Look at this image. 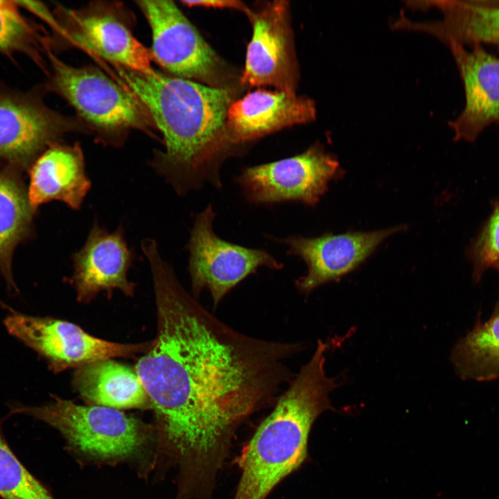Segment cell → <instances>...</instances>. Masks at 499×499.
Instances as JSON below:
<instances>
[{"instance_id": "obj_15", "label": "cell", "mask_w": 499, "mask_h": 499, "mask_svg": "<svg viewBox=\"0 0 499 499\" xmlns=\"http://www.w3.org/2000/svg\"><path fill=\"white\" fill-rule=\"evenodd\" d=\"M60 33L89 53L111 64L147 73L153 71L151 51L132 33L116 13L96 8L84 11L63 10Z\"/></svg>"}, {"instance_id": "obj_9", "label": "cell", "mask_w": 499, "mask_h": 499, "mask_svg": "<svg viewBox=\"0 0 499 499\" xmlns=\"http://www.w3.org/2000/svg\"><path fill=\"white\" fill-rule=\"evenodd\" d=\"M152 30L151 53L166 70L177 77L213 82L218 58L172 1H140Z\"/></svg>"}, {"instance_id": "obj_19", "label": "cell", "mask_w": 499, "mask_h": 499, "mask_svg": "<svg viewBox=\"0 0 499 499\" xmlns=\"http://www.w3.org/2000/svg\"><path fill=\"white\" fill-rule=\"evenodd\" d=\"M72 384L87 405L119 410L150 409L148 396L136 371L112 359L76 368Z\"/></svg>"}, {"instance_id": "obj_3", "label": "cell", "mask_w": 499, "mask_h": 499, "mask_svg": "<svg viewBox=\"0 0 499 499\" xmlns=\"http://www.w3.org/2000/svg\"><path fill=\"white\" fill-rule=\"evenodd\" d=\"M329 344L317 341L304 365L259 425L239 458L241 475L233 499H265L308 456L312 426L325 411L335 410L329 394L340 386L338 378L325 369Z\"/></svg>"}, {"instance_id": "obj_13", "label": "cell", "mask_w": 499, "mask_h": 499, "mask_svg": "<svg viewBox=\"0 0 499 499\" xmlns=\"http://www.w3.org/2000/svg\"><path fill=\"white\" fill-rule=\"evenodd\" d=\"M134 261L123 227L109 232L95 221L83 246L72 255V282L77 300L89 303L100 292L119 290L132 297L135 284L128 273Z\"/></svg>"}, {"instance_id": "obj_21", "label": "cell", "mask_w": 499, "mask_h": 499, "mask_svg": "<svg viewBox=\"0 0 499 499\" xmlns=\"http://www.w3.org/2000/svg\"><path fill=\"white\" fill-rule=\"evenodd\" d=\"M34 211L18 178L0 171V274L11 292L18 291L12 270L13 252L29 233Z\"/></svg>"}, {"instance_id": "obj_16", "label": "cell", "mask_w": 499, "mask_h": 499, "mask_svg": "<svg viewBox=\"0 0 499 499\" xmlns=\"http://www.w3.org/2000/svg\"><path fill=\"white\" fill-rule=\"evenodd\" d=\"M314 101L291 91L258 89L230 105L224 126L227 143L247 142L296 124L315 120Z\"/></svg>"}, {"instance_id": "obj_25", "label": "cell", "mask_w": 499, "mask_h": 499, "mask_svg": "<svg viewBox=\"0 0 499 499\" xmlns=\"http://www.w3.org/2000/svg\"><path fill=\"white\" fill-rule=\"evenodd\" d=\"M182 3L187 6H204L212 8H230L240 9L249 14L250 11L241 1L231 0H205V1H182Z\"/></svg>"}, {"instance_id": "obj_23", "label": "cell", "mask_w": 499, "mask_h": 499, "mask_svg": "<svg viewBox=\"0 0 499 499\" xmlns=\"http://www.w3.org/2000/svg\"><path fill=\"white\" fill-rule=\"evenodd\" d=\"M16 1L0 0V52L21 53L41 64L38 37L24 19Z\"/></svg>"}, {"instance_id": "obj_5", "label": "cell", "mask_w": 499, "mask_h": 499, "mask_svg": "<svg viewBox=\"0 0 499 499\" xmlns=\"http://www.w3.org/2000/svg\"><path fill=\"white\" fill-rule=\"evenodd\" d=\"M53 88L78 114L112 144L122 142L130 129L148 131L152 121L143 104L128 89L92 67H75L50 51Z\"/></svg>"}, {"instance_id": "obj_20", "label": "cell", "mask_w": 499, "mask_h": 499, "mask_svg": "<svg viewBox=\"0 0 499 499\" xmlns=\"http://www.w3.org/2000/svg\"><path fill=\"white\" fill-rule=\"evenodd\" d=\"M450 359L462 380L499 379V295L489 317L478 316L472 329L454 345Z\"/></svg>"}, {"instance_id": "obj_6", "label": "cell", "mask_w": 499, "mask_h": 499, "mask_svg": "<svg viewBox=\"0 0 499 499\" xmlns=\"http://www.w3.org/2000/svg\"><path fill=\"white\" fill-rule=\"evenodd\" d=\"M215 218L211 204L196 215L187 249L193 295L198 299L207 289L216 307L231 289L259 268L280 270L283 264L265 250L220 238L213 228Z\"/></svg>"}, {"instance_id": "obj_14", "label": "cell", "mask_w": 499, "mask_h": 499, "mask_svg": "<svg viewBox=\"0 0 499 499\" xmlns=\"http://www.w3.org/2000/svg\"><path fill=\"white\" fill-rule=\"evenodd\" d=\"M462 81L465 105L449 122L455 141L473 142L491 124L499 125V58L480 44L447 45Z\"/></svg>"}, {"instance_id": "obj_24", "label": "cell", "mask_w": 499, "mask_h": 499, "mask_svg": "<svg viewBox=\"0 0 499 499\" xmlns=\"http://www.w3.org/2000/svg\"><path fill=\"white\" fill-rule=\"evenodd\" d=\"M473 265L472 279L478 283L484 272L493 269L499 274V198L466 250Z\"/></svg>"}, {"instance_id": "obj_17", "label": "cell", "mask_w": 499, "mask_h": 499, "mask_svg": "<svg viewBox=\"0 0 499 499\" xmlns=\"http://www.w3.org/2000/svg\"><path fill=\"white\" fill-rule=\"evenodd\" d=\"M91 184L80 145L55 143L46 148L31 165L28 200L34 210L53 200L79 210Z\"/></svg>"}, {"instance_id": "obj_8", "label": "cell", "mask_w": 499, "mask_h": 499, "mask_svg": "<svg viewBox=\"0 0 499 499\" xmlns=\"http://www.w3.org/2000/svg\"><path fill=\"white\" fill-rule=\"evenodd\" d=\"M341 173L337 159L315 143L299 155L246 167L236 182L251 204L297 202L313 206Z\"/></svg>"}, {"instance_id": "obj_10", "label": "cell", "mask_w": 499, "mask_h": 499, "mask_svg": "<svg viewBox=\"0 0 499 499\" xmlns=\"http://www.w3.org/2000/svg\"><path fill=\"white\" fill-rule=\"evenodd\" d=\"M71 127L33 94L0 89V158L11 164L30 166Z\"/></svg>"}, {"instance_id": "obj_7", "label": "cell", "mask_w": 499, "mask_h": 499, "mask_svg": "<svg viewBox=\"0 0 499 499\" xmlns=\"http://www.w3.org/2000/svg\"><path fill=\"white\" fill-rule=\"evenodd\" d=\"M3 324L10 335L43 358L55 374L100 360L145 353L152 342H110L94 337L69 321L17 312L8 315Z\"/></svg>"}, {"instance_id": "obj_11", "label": "cell", "mask_w": 499, "mask_h": 499, "mask_svg": "<svg viewBox=\"0 0 499 499\" xmlns=\"http://www.w3.org/2000/svg\"><path fill=\"white\" fill-rule=\"evenodd\" d=\"M403 228L326 234L315 238L293 235L278 240L288 246V255L299 256L306 263L307 272L295 281V286L300 292L308 295L355 270L386 238Z\"/></svg>"}, {"instance_id": "obj_1", "label": "cell", "mask_w": 499, "mask_h": 499, "mask_svg": "<svg viewBox=\"0 0 499 499\" xmlns=\"http://www.w3.org/2000/svg\"><path fill=\"white\" fill-rule=\"evenodd\" d=\"M157 333L134 367L155 418V464L176 471V487L216 488L233 438L250 416L276 403L304 343L256 338L209 312L178 281L159 249L145 252Z\"/></svg>"}, {"instance_id": "obj_4", "label": "cell", "mask_w": 499, "mask_h": 499, "mask_svg": "<svg viewBox=\"0 0 499 499\" xmlns=\"http://www.w3.org/2000/svg\"><path fill=\"white\" fill-rule=\"evenodd\" d=\"M9 415L22 414L55 429L67 448L94 462H145L153 469L155 448L154 426L112 408L79 405L52 396L40 405L17 402L8 405Z\"/></svg>"}, {"instance_id": "obj_12", "label": "cell", "mask_w": 499, "mask_h": 499, "mask_svg": "<svg viewBox=\"0 0 499 499\" xmlns=\"http://www.w3.org/2000/svg\"><path fill=\"white\" fill-rule=\"evenodd\" d=\"M253 33L248 44L242 83L294 91L293 60L286 1H275L250 11Z\"/></svg>"}, {"instance_id": "obj_22", "label": "cell", "mask_w": 499, "mask_h": 499, "mask_svg": "<svg viewBox=\"0 0 499 499\" xmlns=\"http://www.w3.org/2000/svg\"><path fill=\"white\" fill-rule=\"evenodd\" d=\"M0 419V498L55 499L49 489L26 469L8 443Z\"/></svg>"}, {"instance_id": "obj_18", "label": "cell", "mask_w": 499, "mask_h": 499, "mask_svg": "<svg viewBox=\"0 0 499 499\" xmlns=\"http://www.w3.org/2000/svg\"><path fill=\"white\" fill-rule=\"evenodd\" d=\"M426 8H436L442 19L413 21L411 29L431 35L446 46L476 44L499 47V1L443 0L425 1Z\"/></svg>"}, {"instance_id": "obj_2", "label": "cell", "mask_w": 499, "mask_h": 499, "mask_svg": "<svg viewBox=\"0 0 499 499\" xmlns=\"http://www.w3.org/2000/svg\"><path fill=\"white\" fill-rule=\"evenodd\" d=\"M117 82L143 104L163 134L164 150L151 166L178 195L209 183L222 187L220 168L231 148L223 137L229 91L154 70L143 73L112 64Z\"/></svg>"}]
</instances>
